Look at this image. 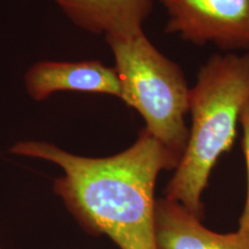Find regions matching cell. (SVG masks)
<instances>
[{
    "mask_svg": "<svg viewBox=\"0 0 249 249\" xmlns=\"http://www.w3.org/2000/svg\"><path fill=\"white\" fill-rule=\"evenodd\" d=\"M11 152L60 167L53 191L85 231L108 236L119 249H157L156 181L180 160L145 128L129 148L108 157H83L40 141L18 142Z\"/></svg>",
    "mask_w": 249,
    "mask_h": 249,
    "instance_id": "6da1fadb",
    "label": "cell"
},
{
    "mask_svg": "<svg viewBox=\"0 0 249 249\" xmlns=\"http://www.w3.org/2000/svg\"><path fill=\"white\" fill-rule=\"evenodd\" d=\"M249 101V52L214 54L200 68L191 88L192 124L181 160L164 194L198 219L202 196L217 160L232 148L242 108Z\"/></svg>",
    "mask_w": 249,
    "mask_h": 249,
    "instance_id": "7a4b0ae2",
    "label": "cell"
},
{
    "mask_svg": "<svg viewBox=\"0 0 249 249\" xmlns=\"http://www.w3.org/2000/svg\"><path fill=\"white\" fill-rule=\"evenodd\" d=\"M124 92V104L135 108L144 128L181 160L188 127L191 88L181 67L164 55L144 33L107 36Z\"/></svg>",
    "mask_w": 249,
    "mask_h": 249,
    "instance_id": "3957f363",
    "label": "cell"
},
{
    "mask_svg": "<svg viewBox=\"0 0 249 249\" xmlns=\"http://www.w3.org/2000/svg\"><path fill=\"white\" fill-rule=\"evenodd\" d=\"M165 31L192 44L249 50V0H160Z\"/></svg>",
    "mask_w": 249,
    "mask_h": 249,
    "instance_id": "277c9868",
    "label": "cell"
},
{
    "mask_svg": "<svg viewBox=\"0 0 249 249\" xmlns=\"http://www.w3.org/2000/svg\"><path fill=\"white\" fill-rule=\"evenodd\" d=\"M24 86L36 102L48 99L55 92L77 91L113 96L124 103L116 67H108L99 60L36 62L26 71Z\"/></svg>",
    "mask_w": 249,
    "mask_h": 249,
    "instance_id": "5b68a950",
    "label": "cell"
},
{
    "mask_svg": "<svg viewBox=\"0 0 249 249\" xmlns=\"http://www.w3.org/2000/svg\"><path fill=\"white\" fill-rule=\"evenodd\" d=\"M157 249H249V236L240 231L220 234L178 202L158 198L155 211Z\"/></svg>",
    "mask_w": 249,
    "mask_h": 249,
    "instance_id": "8992f818",
    "label": "cell"
},
{
    "mask_svg": "<svg viewBox=\"0 0 249 249\" xmlns=\"http://www.w3.org/2000/svg\"><path fill=\"white\" fill-rule=\"evenodd\" d=\"M62 13L88 33L130 36L142 33L154 0H54Z\"/></svg>",
    "mask_w": 249,
    "mask_h": 249,
    "instance_id": "52a82bcc",
    "label": "cell"
},
{
    "mask_svg": "<svg viewBox=\"0 0 249 249\" xmlns=\"http://www.w3.org/2000/svg\"><path fill=\"white\" fill-rule=\"evenodd\" d=\"M240 124L242 128V149H244L246 166H247V178H248V188H247V198L246 204L242 211V214L239 219V230L241 233L249 236V101L246 103L242 108Z\"/></svg>",
    "mask_w": 249,
    "mask_h": 249,
    "instance_id": "ba28073f",
    "label": "cell"
}]
</instances>
